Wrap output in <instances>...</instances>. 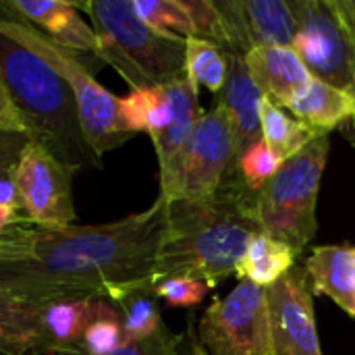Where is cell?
I'll return each mask as SVG.
<instances>
[{"mask_svg":"<svg viewBox=\"0 0 355 355\" xmlns=\"http://www.w3.org/2000/svg\"><path fill=\"white\" fill-rule=\"evenodd\" d=\"M187 52H185V75L187 79L200 89L206 87L218 94L229 75V54L200 37H185Z\"/></svg>","mask_w":355,"mask_h":355,"instance_id":"23","label":"cell"},{"mask_svg":"<svg viewBox=\"0 0 355 355\" xmlns=\"http://www.w3.org/2000/svg\"><path fill=\"white\" fill-rule=\"evenodd\" d=\"M352 250H354V258H355V248H352Z\"/></svg>","mask_w":355,"mask_h":355,"instance_id":"39","label":"cell"},{"mask_svg":"<svg viewBox=\"0 0 355 355\" xmlns=\"http://www.w3.org/2000/svg\"><path fill=\"white\" fill-rule=\"evenodd\" d=\"M333 6L355 44V0H333Z\"/></svg>","mask_w":355,"mask_h":355,"instance_id":"35","label":"cell"},{"mask_svg":"<svg viewBox=\"0 0 355 355\" xmlns=\"http://www.w3.org/2000/svg\"><path fill=\"white\" fill-rule=\"evenodd\" d=\"M297 33L291 48L312 79L355 96V44L333 0H293Z\"/></svg>","mask_w":355,"mask_h":355,"instance_id":"9","label":"cell"},{"mask_svg":"<svg viewBox=\"0 0 355 355\" xmlns=\"http://www.w3.org/2000/svg\"><path fill=\"white\" fill-rule=\"evenodd\" d=\"M352 123H354V125H355V121H352ZM352 141H354V144H355V135H354V137H352Z\"/></svg>","mask_w":355,"mask_h":355,"instance_id":"38","label":"cell"},{"mask_svg":"<svg viewBox=\"0 0 355 355\" xmlns=\"http://www.w3.org/2000/svg\"><path fill=\"white\" fill-rule=\"evenodd\" d=\"M264 94L254 83L243 56L229 54V75L223 89L216 94V104L223 114L227 116L235 156H239L262 139V125H260V102Z\"/></svg>","mask_w":355,"mask_h":355,"instance_id":"13","label":"cell"},{"mask_svg":"<svg viewBox=\"0 0 355 355\" xmlns=\"http://www.w3.org/2000/svg\"><path fill=\"white\" fill-rule=\"evenodd\" d=\"M208 289L210 287L200 279L177 275L160 279L154 285V295L158 300H164L173 308H193L206 297Z\"/></svg>","mask_w":355,"mask_h":355,"instance_id":"30","label":"cell"},{"mask_svg":"<svg viewBox=\"0 0 355 355\" xmlns=\"http://www.w3.org/2000/svg\"><path fill=\"white\" fill-rule=\"evenodd\" d=\"M283 160L268 148V144L264 139H258L254 146H250L237 162L239 175L243 177V181L252 187V189H260L279 168H281Z\"/></svg>","mask_w":355,"mask_h":355,"instance_id":"28","label":"cell"},{"mask_svg":"<svg viewBox=\"0 0 355 355\" xmlns=\"http://www.w3.org/2000/svg\"><path fill=\"white\" fill-rule=\"evenodd\" d=\"M164 89L173 106V119L168 127L156 139H152L158 158V179H164L171 173L181 148L204 114V110L200 108L198 87L187 79V75L164 85Z\"/></svg>","mask_w":355,"mask_h":355,"instance_id":"18","label":"cell"},{"mask_svg":"<svg viewBox=\"0 0 355 355\" xmlns=\"http://www.w3.org/2000/svg\"><path fill=\"white\" fill-rule=\"evenodd\" d=\"M137 17L158 31H171L181 37L191 35V19L183 0H131Z\"/></svg>","mask_w":355,"mask_h":355,"instance_id":"25","label":"cell"},{"mask_svg":"<svg viewBox=\"0 0 355 355\" xmlns=\"http://www.w3.org/2000/svg\"><path fill=\"white\" fill-rule=\"evenodd\" d=\"M108 300L83 297V300H54L48 302L40 314V329L44 339L62 355H83L81 337L89 322L98 318Z\"/></svg>","mask_w":355,"mask_h":355,"instance_id":"16","label":"cell"},{"mask_svg":"<svg viewBox=\"0 0 355 355\" xmlns=\"http://www.w3.org/2000/svg\"><path fill=\"white\" fill-rule=\"evenodd\" d=\"M0 127L2 129H10V131H21L25 133V127L19 119V114L15 112L10 100H8V94L4 89V85L0 83Z\"/></svg>","mask_w":355,"mask_h":355,"instance_id":"34","label":"cell"},{"mask_svg":"<svg viewBox=\"0 0 355 355\" xmlns=\"http://www.w3.org/2000/svg\"><path fill=\"white\" fill-rule=\"evenodd\" d=\"M198 352H200V355H206V354H204V349L200 347V343H198Z\"/></svg>","mask_w":355,"mask_h":355,"instance_id":"37","label":"cell"},{"mask_svg":"<svg viewBox=\"0 0 355 355\" xmlns=\"http://www.w3.org/2000/svg\"><path fill=\"white\" fill-rule=\"evenodd\" d=\"M29 144H31V137L27 133L0 127V181L10 179L15 175L19 160Z\"/></svg>","mask_w":355,"mask_h":355,"instance_id":"33","label":"cell"},{"mask_svg":"<svg viewBox=\"0 0 355 355\" xmlns=\"http://www.w3.org/2000/svg\"><path fill=\"white\" fill-rule=\"evenodd\" d=\"M48 302L0 291V355H62L42 335L40 314Z\"/></svg>","mask_w":355,"mask_h":355,"instance_id":"15","label":"cell"},{"mask_svg":"<svg viewBox=\"0 0 355 355\" xmlns=\"http://www.w3.org/2000/svg\"><path fill=\"white\" fill-rule=\"evenodd\" d=\"M270 316V355H322L314 289L304 266H293L279 283L266 289Z\"/></svg>","mask_w":355,"mask_h":355,"instance_id":"11","label":"cell"},{"mask_svg":"<svg viewBox=\"0 0 355 355\" xmlns=\"http://www.w3.org/2000/svg\"><path fill=\"white\" fill-rule=\"evenodd\" d=\"M295 254L289 245L258 233L241 260L235 266V277L245 283H254L262 289L272 287L279 283L293 266H295Z\"/></svg>","mask_w":355,"mask_h":355,"instance_id":"20","label":"cell"},{"mask_svg":"<svg viewBox=\"0 0 355 355\" xmlns=\"http://www.w3.org/2000/svg\"><path fill=\"white\" fill-rule=\"evenodd\" d=\"M237 171L227 116L214 106L200 116L171 173L160 179V198L177 202L212 196Z\"/></svg>","mask_w":355,"mask_h":355,"instance_id":"7","label":"cell"},{"mask_svg":"<svg viewBox=\"0 0 355 355\" xmlns=\"http://www.w3.org/2000/svg\"><path fill=\"white\" fill-rule=\"evenodd\" d=\"M160 98V87L148 89H131L127 96L119 98V112L125 129L133 135L148 133L150 114Z\"/></svg>","mask_w":355,"mask_h":355,"instance_id":"29","label":"cell"},{"mask_svg":"<svg viewBox=\"0 0 355 355\" xmlns=\"http://www.w3.org/2000/svg\"><path fill=\"white\" fill-rule=\"evenodd\" d=\"M0 33L21 44L23 48L46 60L71 87L79 112V123L89 148L102 158V154L127 144L133 133H129L121 121L119 96L110 94L104 85L96 81L92 71L79 60V56L56 42H52L44 31L33 25L23 23L12 12H8L0 0Z\"/></svg>","mask_w":355,"mask_h":355,"instance_id":"5","label":"cell"},{"mask_svg":"<svg viewBox=\"0 0 355 355\" xmlns=\"http://www.w3.org/2000/svg\"><path fill=\"white\" fill-rule=\"evenodd\" d=\"M0 83L31 141L75 173L102 166V158L85 141L69 83L46 60L4 33H0Z\"/></svg>","mask_w":355,"mask_h":355,"instance_id":"3","label":"cell"},{"mask_svg":"<svg viewBox=\"0 0 355 355\" xmlns=\"http://www.w3.org/2000/svg\"><path fill=\"white\" fill-rule=\"evenodd\" d=\"M189 19H191V35L189 37H200L210 44H216L223 48L227 54L231 52V42L227 27L220 19V12L214 4V0H183Z\"/></svg>","mask_w":355,"mask_h":355,"instance_id":"27","label":"cell"},{"mask_svg":"<svg viewBox=\"0 0 355 355\" xmlns=\"http://www.w3.org/2000/svg\"><path fill=\"white\" fill-rule=\"evenodd\" d=\"M110 304L116 308L123 324V335L125 343H137L146 341L152 335H156L164 322L160 316V306L158 297L154 295L152 289H131L114 300Z\"/></svg>","mask_w":355,"mask_h":355,"instance_id":"22","label":"cell"},{"mask_svg":"<svg viewBox=\"0 0 355 355\" xmlns=\"http://www.w3.org/2000/svg\"><path fill=\"white\" fill-rule=\"evenodd\" d=\"M75 6L92 19L96 56L110 64L131 89L162 87L185 77V37L141 21L131 0H89Z\"/></svg>","mask_w":355,"mask_h":355,"instance_id":"4","label":"cell"},{"mask_svg":"<svg viewBox=\"0 0 355 355\" xmlns=\"http://www.w3.org/2000/svg\"><path fill=\"white\" fill-rule=\"evenodd\" d=\"M196 339L206 355H270L266 289L239 281L227 297H214L198 322Z\"/></svg>","mask_w":355,"mask_h":355,"instance_id":"8","label":"cell"},{"mask_svg":"<svg viewBox=\"0 0 355 355\" xmlns=\"http://www.w3.org/2000/svg\"><path fill=\"white\" fill-rule=\"evenodd\" d=\"M183 337H185V333L173 335L168 331V327L164 324L150 339L137 341V343H127V345H123L116 354L112 355H177V352L181 349Z\"/></svg>","mask_w":355,"mask_h":355,"instance_id":"32","label":"cell"},{"mask_svg":"<svg viewBox=\"0 0 355 355\" xmlns=\"http://www.w3.org/2000/svg\"><path fill=\"white\" fill-rule=\"evenodd\" d=\"M331 137L318 135L291 156L258 189L262 233L289 245L300 256L318 233L316 204L329 158Z\"/></svg>","mask_w":355,"mask_h":355,"instance_id":"6","label":"cell"},{"mask_svg":"<svg viewBox=\"0 0 355 355\" xmlns=\"http://www.w3.org/2000/svg\"><path fill=\"white\" fill-rule=\"evenodd\" d=\"M243 60L264 98L285 110L312 79L291 46H260L248 52Z\"/></svg>","mask_w":355,"mask_h":355,"instance_id":"14","label":"cell"},{"mask_svg":"<svg viewBox=\"0 0 355 355\" xmlns=\"http://www.w3.org/2000/svg\"><path fill=\"white\" fill-rule=\"evenodd\" d=\"M183 339H185V337H183ZM181 349H183V343H181ZM181 349L177 352V355H200V352H198V339H196L193 335H189V349H191V352H189V354H183Z\"/></svg>","mask_w":355,"mask_h":355,"instance_id":"36","label":"cell"},{"mask_svg":"<svg viewBox=\"0 0 355 355\" xmlns=\"http://www.w3.org/2000/svg\"><path fill=\"white\" fill-rule=\"evenodd\" d=\"M231 52L245 56L260 46H291L297 33L293 0H214Z\"/></svg>","mask_w":355,"mask_h":355,"instance_id":"12","label":"cell"},{"mask_svg":"<svg viewBox=\"0 0 355 355\" xmlns=\"http://www.w3.org/2000/svg\"><path fill=\"white\" fill-rule=\"evenodd\" d=\"M75 171L31 141L12 175L25 220L42 229L71 227L77 212L73 202Z\"/></svg>","mask_w":355,"mask_h":355,"instance_id":"10","label":"cell"},{"mask_svg":"<svg viewBox=\"0 0 355 355\" xmlns=\"http://www.w3.org/2000/svg\"><path fill=\"white\" fill-rule=\"evenodd\" d=\"M314 293H324L355 320V258L347 245H320L304 264Z\"/></svg>","mask_w":355,"mask_h":355,"instance_id":"17","label":"cell"},{"mask_svg":"<svg viewBox=\"0 0 355 355\" xmlns=\"http://www.w3.org/2000/svg\"><path fill=\"white\" fill-rule=\"evenodd\" d=\"M52 42H56L58 46L79 54V52H89L96 56L98 52V35L94 31L92 25H87L81 15L79 8L75 6V2H71V6L67 10H62L56 21L44 31Z\"/></svg>","mask_w":355,"mask_h":355,"instance_id":"24","label":"cell"},{"mask_svg":"<svg viewBox=\"0 0 355 355\" xmlns=\"http://www.w3.org/2000/svg\"><path fill=\"white\" fill-rule=\"evenodd\" d=\"M125 343L123 324L116 308L108 304V308L89 322L81 337L83 355H112L116 354Z\"/></svg>","mask_w":355,"mask_h":355,"instance_id":"26","label":"cell"},{"mask_svg":"<svg viewBox=\"0 0 355 355\" xmlns=\"http://www.w3.org/2000/svg\"><path fill=\"white\" fill-rule=\"evenodd\" d=\"M260 125H262V139L283 162L300 154L312 139L320 135L314 129H310L306 123L295 119L289 110L272 104L266 98L260 102Z\"/></svg>","mask_w":355,"mask_h":355,"instance_id":"21","label":"cell"},{"mask_svg":"<svg viewBox=\"0 0 355 355\" xmlns=\"http://www.w3.org/2000/svg\"><path fill=\"white\" fill-rule=\"evenodd\" d=\"M166 216L158 196L148 210L104 225H15L0 235V291L46 302L154 291Z\"/></svg>","mask_w":355,"mask_h":355,"instance_id":"1","label":"cell"},{"mask_svg":"<svg viewBox=\"0 0 355 355\" xmlns=\"http://www.w3.org/2000/svg\"><path fill=\"white\" fill-rule=\"evenodd\" d=\"M258 233H262L258 191L243 181L239 171L212 196L168 202L156 283L183 275L212 289L235 275L237 262Z\"/></svg>","mask_w":355,"mask_h":355,"instance_id":"2","label":"cell"},{"mask_svg":"<svg viewBox=\"0 0 355 355\" xmlns=\"http://www.w3.org/2000/svg\"><path fill=\"white\" fill-rule=\"evenodd\" d=\"M287 110L316 133L329 135L333 129L355 121V96L324 81L310 79Z\"/></svg>","mask_w":355,"mask_h":355,"instance_id":"19","label":"cell"},{"mask_svg":"<svg viewBox=\"0 0 355 355\" xmlns=\"http://www.w3.org/2000/svg\"><path fill=\"white\" fill-rule=\"evenodd\" d=\"M4 8L12 12L27 25H35V29L46 31L56 17L71 6L67 0H2Z\"/></svg>","mask_w":355,"mask_h":355,"instance_id":"31","label":"cell"}]
</instances>
